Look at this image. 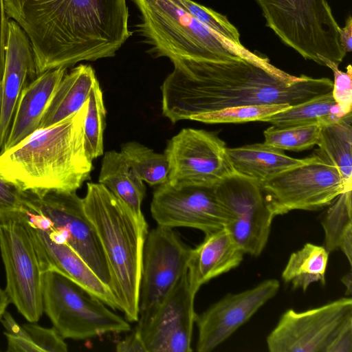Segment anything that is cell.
Instances as JSON below:
<instances>
[{
	"label": "cell",
	"mask_w": 352,
	"mask_h": 352,
	"mask_svg": "<svg viewBox=\"0 0 352 352\" xmlns=\"http://www.w3.org/2000/svg\"><path fill=\"white\" fill-rule=\"evenodd\" d=\"M25 191L29 211L47 217L53 228L63 230L67 243L111 289L108 263L96 232L85 212L82 198L76 192Z\"/></svg>",
	"instance_id": "30bf717a"
},
{
	"label": "cell",
	"mask_w": 352,
	"mask_h": 352,
	"mask_svg": "<svg viewBox=\"0 0 352 352\" xmlns=\"http://www.w3.org/2000/svg\"><path fill=\"white\" fill-rule=\"evenodd\" d=\"M140 13L136 25L155 57L173 67L194 61H228L250 51L223 38L188 13L176 0H131Z\"/></svg>",
	"instance_id": "5b68a950"
},
{
	"label": "cell",
	"mask_w": 352,
	"mask_h": 352,
	"mask_svg": "<svg viewBox=\"0 0 352 352\" xmlns=\"http://www.w3.org/2000/svg\"><path fill=\"white\" fill-rule=\"evenodd\" d=\"M32 44L37 74L110 58L131 36L126 0H4Z\"/></svg>",
	"instance_id": "7a4b0ae2"
},
{
	"label": "cell",
	"mask_w": 352,
	"mask_h": 352,
	"mask_svg": "<svg viewBox=\"0 0 352 352\" xmlns=\"http://www.w3.org/2000/svg\"><path fill=\"white\" fill-rule=\"evenodd\" d=\"M37 76L29 38L16 21H9L0 110V151L8 136L21 94Z\"/></svg>",
	"instance_id": "ac0fdd59"
},
{
	"label": "cell",
	"mask_w": 352,
	"mask_h": 352,
	"mask_svg": "<svg viewBox=\"0 0 352 352\" xmlns=\"http://www.w3.org/2000/svg\"><path fill=\"white\" fill-rule=\"evenodd\" d=\"M328 78L296 76L250 52L228 61H194L174 67L161 86L163 115L176 123L226 107L288 104L294 106L331 93Z\"/></svg>",
	"instance_id": "6da1fadb"
},
{
	"label": "cell",
	"mask_w": 352,
	"mask_h": 352,
	"mask_svg": "<svg viewBox=\"0 0 352 352\" xmlns=\"http://www.w3.org/2000/svg\"><path fill=\"white\" fill-rule=\"evenodd\" d=\"M164 154L171 183L215 185L234 173L225 142L213 132L183 129L168 142Z\"/></svg>",
	"instance_id": "9a60e30c"
},
{
	"label": "cell",
	"mask_w": 352,
	"mask_h": 352,
	"mask_svg": "<svg viewBox=\"0 0 352 352\" xmlns=\"http://www.w3.org/2000/svg\"><path fill=\"white\" fill-rule=\"evenodd\" d=\"M352 318V300L339 298L302 312L287 310L268 335L270 352H325L342 324Z\"/></svg>",
	"instance_id": "4fadbf2b"
},
{
	"label": "cell",
	"mask_w": 352,
	"mask_h": 352,
	"mask_svg": "<svg viewBox=\"0 0 352 352\" xmlns=\"http://www.w3.org/2000/svg\"><path fill=\"white\" fill-rule=\"evenodd\" d=\"M351 113L336 122L322 124L318 152L340 171L347 186L352 188Z\"/></svg>",
	"instance_id": "d4e9b609"
},
{
	"label": "cell",
	"mask_w": 352,
	"mask_h": 352,
	"mask_svg": "<svg viewBox=\"0 0 352 352\" xmlns=\"http://www.w3.org/2000/svg\"><path fill=\"white\" fill-rule=\"evenodd\" d=\"M26 215L0 221V251L10 302L28 322H36L43 313V274Z\"/></svg>",
	"instance_id": "9c48e42d"
},
{
	"label": "cell",
	"mask_w": 352,
	"mask_h": 352,
	"mask_svg": "<svg viewBox=\"0 0 352 352\" xmlns=\"http://www.w3.org/2000/svg\"><path fill=\"white\" fill-rule=\"evenodd\" d=\"M29 341L37 352H66L67 344L64 338L54 328H45L34 322L23 324Z\"/></svg>",
	"instance_id": "e575fe53"
},
{
	"label": "cell",
	"mask_w": 352,
	"mask_h": 352,
	"mask_svg": "<svg viewBox=\"0 0 352 352\" xmlns=\"http://www.w3.org/2000/svg\"><path fill=\"white\" fill-rule=\"evenodd\" d=\"M215 192L230 217L225 228L236 244L244 254L260 255L275 216L259 183L234 173L215 184Z\"/></svg>",
	"instance_id": "8fae6325"
},
{
	"label": "cell",
	"mask_w": 352,
	"mask_h": 352,
	"mask_svg": "<svg viewBox=\"0 0 352 352\" xmlns=\"http://www.w3.org/2000/svg\"><path fill=\"white\" fill-rule=\"evenodd\" d=\"M351 192L339 195L329 205L321 221L324 232V248L329 253L339 250L343 234L352 229Z\"/></svg>",
	"instance_id": "f546056e"
},
{
	"label": "cell",
	"mask_w": 352,
	"mask_h": 352,
	"mask_svg": "<svg viewBox=\"0 0 352 352\" xmlns=\"http://www.w3.org/2000/svg\"><path fill=\"white\" fill-rule=\"evenodd\" d=\"M340 281L343 283V285L346 287V296H350L352 293V274L351 272H349L346 274L344 275Z\"/></svg>",
	"instance_id": "b9f144b4"
},
{
	"label": "cell",
	"mask_w": 352,
	"mask_h": 352,
	"mask_svg": "<svg viewBox=\"0 0 352 352\" xmlns=\"http://www.w3.org/2000/svg\"><path fill=\"white\" fill-rule=\"evenodd\" d=\"M190 252L173 228L157 225L148 232L142 256L139 318L151 313L188 271Z\"/></svg>",
	"instance_id": "5bb4252c"
},
{
	"label": "cell",
	"mask_w": 352,
	"mask_h": 352,
	"mask_svg": "<svg viewBox=\"0 0 352 352\" xmlns=\"http://www.w3.org/2000/svg\"><path fill=\"white\" fill-rule=\"evenodd\" d=\"M96 80L95 71L89 65L80 64L66 73L55 89L38 129L54 125L77 112L87 101Z\"/></svg>",
	"instance_id": "7402d4cb"
},
{
	"label": "cell",
	"mask_w": 352,
	"mask_h": 352,
	"mask_svg": "<svg viewBox=\"0 0 352 352\" xmlns=\"http://www.w3.org/2000/svg\"><path fill=\"white\" fill-rule=\"evenodd\" d=\"M3 73H4V69L0 66V110H1L2 80H3Z\"/></svg>",
	"instance_id": "7bdbcfd3"
},
{
	"label": "cell",
	"mask_w": 352,
	"mask_h": 352,
	"mask_svg": "<svg viewBox=\"0 0 352 352\" xmlns=\"http://www.w3.org/2000/svg\"><path fill=\"white\" fill-rule=\"evenodd\" d=\"M329 254L324 246L306 243L290 255L282 272L283 280L303 292L314 283L325 285Z\"/></svg>",
	"instance_id": "4316f807"
},
{
	"label": "cell",
	"mask_w": 352,
	"mask_h": 352,
	"mask_svg": "<svg viewBox=\"0 0 352 352\" xmlns=\"http://www.w3.org/2000/svg\"><path fill=\"white\" fill-rule=\"evenodd\" d=\"M244 254L225 228L205 234L203 241L191 248L188 261L192 291L197 294L204 284L238 267Z\"/></svg>",
	"instance_id": "ffe728a7"
},
{
	"label": "cell",
	"mask_w": 352,
	"mask_h": 352,
	"mask_svg": "<svg viewBox=\"0 0 352 352\" xmlns=\"http://www.w3.org/2000/svg\"><path fill=\"white\" fill-rule=\"evenodd\" d=\"M320 126L311 124L282 128L272 126L263 133L264 143L283 151L309 149L317 144Z\"/></svg>",
	"instance_id": "1f68e13d"
},
{
	"label": "cell",
	"mask_w": 352,
	"mask_h": 352,
	"mask_svg": "<svg viewBox=\"0 0 352 352\" xmlns=\"http://www.w3.org/2000/svg\"><path fill=\"white\" fill-rule=\"evenodd\" d=\"M26 223L42 274L48 271L58 272L94 294L109 307L119 309L111 289L67 243H56L46 230L30 226L27 220Z\"/></svg>",
	"instance_id": "d6986e66"
},
{
	"label": "cell",
	"mask_w": 352,
	"mask_h": 352,
	"mask_svg": "<svg viewBox=\"0 0 352 352\" xmlns=\"http://www.w3.org/2000/svg\"><path fill=\"white\" fill-rule=\"evenodd\" d=\"M87 109V101L75 113L1 152L0 175L22 190L76 192L94 168L85 142Z\"/></svg>",
	"instance_id": "3957f363"
},
{
	"label": "cell",
	"mask_w": 352,
	"mask_h": 352,
	"mask_svg": "<svg viewBox=\"0 0 352 352\" xmlns=\"http://www.w3.org/2000/svg\"><path fill=\"white\" fill-rule=\"evenodd\" d=\"M324 65L330 68L333 73L334 80L331 91L332 96L345 114L351 113L352 110V68L349 65L346 72L339 69L338 65L324 59Z\"/></svg>",
	"instance_id": "d590c367"
},
{
	"label": "cell",
	"mask_w": 352,
	"mask_h": 352,
	"mask_svg": "<svg viewBox=\"0 0 352 352\" xmlns=\"http://www.w3.org/2000/svg\"><path fill=\"white\" fill-rule=\"evenodd\" d=\"M98 183L107 188L136 215L143 216L142 204L146 195V187L120 152L110 151L104 154Z\"/></svg>",
	"instance_id": "cb8c5ba5"
},
{
	"label": "cell",
	"mask_w": 352,
	"mask_h": 352,
	"mask_svg": "<svg viewBox=\"0 0 352 352\" xmlns=\"http://www.w3.org/2000/svg\"><path fill=\"white\" fill-rule=\"evenodd\" d=\"M176 1L196 19L223 38L239 48L244 47L237 28L226 16L192 0Z\"/></svg>",
	"instance_id": "d6a6232c"
},
{
	"label": "cell",
	"mask_w": 352,
	"mask_h": 352,
	"mask_svg": "<svg viewBox=\"0 0 352 352\" xmlns=\"http://www.w3.org/2000/svg\"><path fill=\"white\" fill-rule=\"evenodd\" d=\"M28 211L25 191L0 175V221Z\"/></svg>",
	"instance_id": "836d02e7"
},
{
	"label": "cell",
	"mask_w": 352,
	"mask_h": 352,
	"mask_svg": "<svg viewBox=\"0 0 352 352\" xmlns=\"http://www.w3.org/2000/svg\"><path fill=\"white\" fill-rule=\"evenodd\" d=\"M43 307L64 339L85 340L131 330L128 321L99 298L54 271L43 273Z\"/></svg>",
	"instance_id": "52a82bcc"
},
{
	"label": "cell",
	"mask_w": 352,
	"mask_h": 352,
	"mask_svg": "<svg viewBox=\"0 0 352 352\" xmlns=\"http://www.w3.org/2000/svg\"><path fill=\"white\" fill-rule=\"evenodd\" d=\"M339 39L343 50L347 53L352 50V19L349 16L344 28L339 29Z\"/></svg>",
	"instance_id": "ab89813d"
},
{
	"label": "cell",
	"mask_w": 352,
	"mask_h": 352,
	"mask_svg": "<svg viewBox=\"0 0 352 352\" xmlns=\"http://www.w3.org/2000/svg\"><path fill=\"white\" fill-rule=\"evenodd\" d=\"M349 114V113H348ZM345 114L334 100L331 92L313 98L306 102L265 118L276 127L324 124L339 120Z\"/></svg>",
	"instance_id": "484cf974"
},
{
	"label": "cell",
	"mask_w": 352,
	"mask_h": 352,
	"mask_svg": "<svg viewBox=\"0 0 352 352\" xmlns=\"http://www.w3.org/2000/svg\"><path fill=\"white\" fill-rule=\"evenodd\" d=\"M105 118L106 110L102 91L97 80L93 85L87 100V109L84 121L85 146L93 160L103 154Z\"/></svg>",
	"instance_id": "f1b7e54d"
},
{
	"label": "cell",
	"mask_w": 352,
	"mask_h": 352,
	"mask_svg": "<svg viewBox=\"0 0 352 352\" xmlns=\"http://www.w3.org/2000/svg\"><path fill=\"white\" fill-rule=\"evenodd\" d=\"M274 215L295 210L314 211L329 206L341 193L352 190L339 170L317 150L301 164L259 183Z\"/></svg>",
	"instance_id": "ba28073f"
},
{
	"label": "cell",
	"mask_w": 352,
	"mask_h": 352,
	"mask_svg": "<svg viewBox=\"0 0 352 352\" xmlns=\"http://www.w3.org/2000/svg\"><path fill=\"white\" fill-rule=\"evenodd\" d=\"M67 69L59 67L46 71L23 90L8 136L0 153L12 148L38 129L44 111Z\"/></svg>",
	"instance_id": "44dd1931"
},
{
	"label": "cell",
	"mask_w": 352,
	"mask_h": 352,
	"mask_svg": "<svg viewBox=\"0 0 352 352\" xmlns=\"http://www.w3.org/2000/svg\"><path fill=\"white\" fill-rule=\"evenodd\" d=\"M196 293L188 271L164 299L148 314L138 318L136 327L146 352H190L196 314Z\"/></svg>",
	"instance_id": "2e32d148"
},
{
	"label": "cell",
	"mask_w": 352,
	"mask_h": 352,
	"mask_svg": "<svg viewBox=\"0 0 352 352\" xmlns=\"http://www.w3.org/2000/svg\"><path fill=\"white\" fill-rule=\"evenodd\" d=\"M120 153L137 177L149 186H157L168 181V162L164 154L136 142L122 144Z\"/></svg>",
	"instance_id": "83f0119b"
},
{
	"label": "cell",
	"mask_w": 352,
	"mask_h": 352,
	"mask_svg": "<svg viewBox=\"0 0 352 352\" xmlns=\"http://www.w3.org/2000/svg\"><path fill=\"white\" fill-rule=\"evenodd\" d=\"M8 21V16L5 10L4 0H0V66L3 69H5Z\"/></svg>",
	"instance_id": "f35d334b"
},
{
	"label": "cell",
	"mask_w": 352,
	"mask_h": 352,
	"mask_svg": "<svg viewBox=\"0 0 352 352\" xmlns=\"http://www.w3.org/2000/svg\"><path fill=\"white\" fill-rule=\"evenodd\" d=\"M82 202L106 257L111 291L129 322H138L143 250L148 234L144 215H136L107 188L88 182Z\"/></svg>",
	"instance_id": "277c9868"
},
{
	"label": "cell",
	"mask_w": 352,
	"mask_h": 352,
	"mask_svg": "<svg viewBox=\"0 0 352 352\" xmlns=\"http://www.w3.org/2000/svg\"><path fill=\"white\" fill-rule=\"evenodd\" d=\"M227 154L234 173L258 183L303 161L289 157L283 150L264 142L227 148Z\"/></svg>",
	"instance_id": "603a6c76"
},
{
	"label": "cell",
	"mask_w": 352,
	"mask_h": 352,
	"mask_svg": "<svg viewBox=\"0 0 352 352\" xmlns=\"http://www.w3.org/2000/svg\"><path fill=\"white\" fill-rule=\"evenodd\" d=\"M118 352H146L142 337L138 329L120 341L116 346Z\"/></svg>",
	"instance_id": "74e56055"
},
{
	"label": "cell",
	"mask_w": 352,
	"mask_h": 352,
	"mask_svg": "<svg viewBox=\"0 0 352 352\" xmlns=\"http://www.w3.org/2000/svg\"><path fill=\"white\" fill-rule=\"evenodd\" d=\"M290 107L288 104L235 106L203 113L193 117L192 120L208 124L263 121Z\"/></svg>",
	"instance_id": "4dcf8cb0"
},
{
	"label": "cell",
	"mask_w": 352,
	"mask_h": 352,
	"mask_svg": "<svg viewBox=\"0 0 352 352\" xmlns=\"http://www.w3.org/2000/svg\"><path fill=\"white\" fill-rule=\"evenodd\" d=\"M279 287L278 280L267 279L245 291L228 294L200 315H196V350L209 352L226 341L274 298Z\"/></svg>",
	"instance_id": "e0dca14e"
},
{
	"label": "cell",
	"mask_w": 352,
	"mask_h": 352,
	"mask_svg": "<svg viewBox=\"0 0 352 352\" xmlns=\"http://www.w3.org/2000/svg\"><path fill=\"white\" fill-rule=\"evenodd\" d=\"M270 28L286 45L306 60L337 65L346 55L339 29L326 0H254Z\"/></svg>",
	"instance_id": "8992f818"
},
{
	"label": "cell",
	"mask_w": 352,
	"mask_h": 352,
	"mask_svg": "<svg viewBox=\"0 0 352 352\" xmlns=\"http://www.w3.org/2000/svg\"><path fill=\"white\" fill-rule=\"evenodd\" d=\"M9 302L10 300L6 291L0 287V322Z\"/></svg>",
	"instance_id": "60d3db41"
},
{
	"label": "cell",
	"mask_w": 352,
	"mask_h": 352,
	"mask_svg": "<svg viewBox=\"0 0 352 352\" xmlns=\"http://www.w3.org/2000/svg\"><path fill=\"white\" fill-rule=\"evenodd\" d=\"M352 351V318L346 320L337 331L325 352Z\"/></svg>",
	"instance_id": "8d00e7d4"
},
{
	"label": "cell",
	"mask_w": 352,
	"mask_h": 352,
	"mask_svg": "<svg viewBox=\"0 0 352 352\" xmlns=\"http://www.w3.org/2000/svg\"><path fill=\"white\" fill-rule=\"evenodd\" d=\"M151 212L158 226L191 228L205 234L225 228L230 221L215 185L167 182L155 190Z\"/></svg>",
	"instance_id": "7c38bea8"
}]
</instances>
